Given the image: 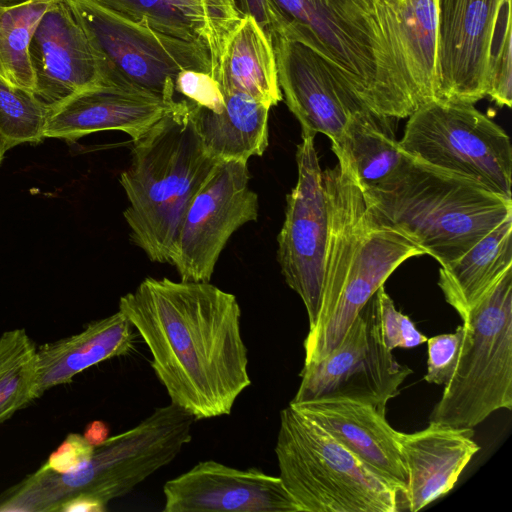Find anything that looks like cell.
Segmentation results:
<instances>
[{
    "instance_id": "obj_1",
    "label": "cell",
    "mask_w": 512,
    "mask_h": 512,
    "mask_svg": "<svg viewBox=\"0 0 512 512\" xmlns=\"http://www.w3.org/2000/svg\"><path fill=\"white\" fill-rule=\"evenodd\" d=\"M170 403L195 420L229 415L251 385L241 309L210 282L146 277L119 300Z\"/></svg>"
},
{
    "instance_id": "obj_2",
    "label": "cell",
    "mask_w": 512,
    "mask_h": 512,
    "mask_svg": "<svg viewBox=\"0 0 512 512\" xmlns=\"http://www.w3.org/2000/svg\"><path fill=\"white\" fill-rule=\"evenodd\" d=\"M323 181L328 211L323 290L317 322L303 343L304 365L327 356L388 277L404 261L424 254L376 218L343 162L325 169Z\"/></svg>"
},
{
    "instance_id": "obj_3",
    "label": "cell",
    "mask_w": 512,
    "mask_h": 512,
    "mask_svg": "<svg viewBox=\"0 0 512 512\" xmlns=\"http://www.w3.org/2000/svg\"><path fill=\"white\" fill-rule=\"evenodd\" d=\"M363 194L380 222L403 233L441 266L512 215L511 198L407 154L391 176Z\"/></svg>"
},
{
    "instance_id": "obj_4",
    "label": "cell",
    "mask_w": 512,
    "mask_h": 512,
    "mask_svg": "<svg viewBox=\"0 0 512 512\" xmlns=\"http://www.w3.org/2000/svg\"><path fill=\"white\" fill-rule=\"evenodd\" d=\"M273 35L301 42L331 62L371 111L409 117L419 104L374 6L362 0H268Z\"/></svg>"
},
{
    "instance_id": "obj_5",
    "label": "cell",
    "mask_w": 512,
    "mask_h": 512,
    "mask_svg": "<svg viewBox=\"0 0 512 512\" xmlns=\"http://www.w3.org/2000/svg\"><path fill=\"white\" fill-rule=\"evenodd\" d=\"M217 163L204 150L185 98L133 141L119 179L129 202L123 216L149 260L170 264L185 209Z\"/></svg>"
},
{
    "instance_id": "obj_6",
    "label": "cell",
    "mask_w": 512,
    "mask_h": 512,
    "mask_svg": "<svg viewBox=\"0 0 512 512\" xmlns=\"http://www.w3.org/2000/svg\"><path fill=\"white\" fill-rule=\"evenodd\" d=\"M194 418L174 404L156 408L133 428L108 437L90 460L68 473L41 468L0 495V511H58L76 497L104 505L171 463L192 439Z\"/></svg>"
},
{
    "instance_id": "obj_7",
    "label": "cell",
    "mask_w": 512,
    "mask_h": 512,
    "mask_svg": "<svg viewBox=\"0 0 512 512\" xmlns=\"http://www.w3.org/2000/svg\"><path fill=\"white\" fill-rule=\"evenodd\" d=\"M279 477L298 512H396L400 493L291 403L280 412Z\"/></svg>"
},
{
    "instance_id": "obj_8",
    "label": "cell",
    "mask_w": 512,
    "mask_h": 512,
    "mask_svg": "<svg viewBox=\"0 0 512 512\" xmlns=\"http://www.w3.org/2000/svg\"><path fill=\"white\" fill-rule=\"evenodd\" d=\"M457 364L429 421L455 427L512 409V267L462 319Z\"/></svg>"
},
{
    "instance_id": "obj_9",
    "label": "cell",
    "mask_w": 512,
    "mask_h": 512,
    "mask_svg": "<svg viewBox=\"0 0 512 512\" xmlns=\"http://www.w3.org/2000/svg\"><path fill=\"white\" fill-rule=\"evenodd\" d=\"M401 150L468 177L512 199V147L507 133L474 104L432 100L408 118Z\"/></svg>"
},
{
    "instance_id": "obj_10",
    "label": "cell",
    "mask_w": 512,
    "mask_h": 512,
    "mask_svg": "<svg viewBox=\"0 0 512 512\" xmlns=\"http://www.w3.org/2000/svg\"><path fill=\"white\" fill-rule=\"evenodd\" d=\"M110 70L131 83L174 102L178 73H210L207 50L134 22L96 0H65Z\"/></svg>"
},
{
    "instance_id": "obj_11",
    "label": "cell",
    "mask_w": 512,
    "mask_h": 512,
    "mask_svg": "<svg viewBox=\"0 0 512 512\" xmlns=\"http://www.w3.org/2000/svg\"><path fill=\"white\" fill-rule=\"evenodd\" d=\"M411 373L382 341L374 294L340 343L320 361L303 366L291 402L345 397L370 402L386 412L387 402L400 393Z\"/></svg>"
},
{
    "instance_id": "obj_12",
    "label": "cell",
    "mask_w": 512,
    "mask_h": 512,
    "mask_svg": "<svg viewBox=\"0 0 512 512\" xmlns=\"http://www.w3.org/2000/svg\"><path fill=\"white\" fill-rule=\"evenodd\" d=\"M247 163L218 162L183 214L170 264L181 280L210 282L234 232L258 218L257 194Z\"/></svg>"
},
{
    "instance_id": "obj_13",
    "label": "cell",
    "mask_w": 512,
    "mask_h": 512,
    "mask_svg": "<svg viewBox=\"0 0 512 512\" xmlns=\"http://www.w3.org/2000/svg\"><path fill=\"white\" fill-rule=\"evenodd\" d=\"M301 137L296 152L298 178L286 197L285 218L277 236V260L286 284L305 305L310 330L321 305L328 211L314 137Z\"/></svg>"
},
{
    "instance_id": "obj_14",
    "label": "cell",
    "mask_w": 512,
    "mask_h": 512,
    "mask_svg": "<svg viewBox=\"0 0 512 512\" xmlns=\"http://www.w3.org/2000/svg\"><path fill=\"white\" fill-rule=\"evenodd\" d=\"M511 0H435L437 99L474 104L486 96L492 48Z\"/></svg>"
},
{
    "instance_id": "obj_15",
    "label": "cell",
    "mask_w": 512,
    "mask_h": 512,
    "mask_svg": "<svg viewBox=\"0 0 512 512\" xmlns=\"http://www.w3.org/2000/svg\"><path fill=\"white\" fill-rule=\"evenodd\" d=\"M271 37L282 96L300 123L301 136L322 133L335 141L350 116L367 107L343 74L317 51L279 35Z\"/></svg>"
},
{
    "instance_id": "obj_16",
    "label": "cell",
    "mask_w": 512,
    "mask_h": 512,
    "mask_svg": "<svg viewBox=\"0 0 512 512\" xmlns=\"http://www.w3.org/2000/svg\"><path fill=\"white\" fill-rule=\"evenodd\" d=\"M34 95L48 108L107 82L109 68L65 0L43 14L30 41Z\"/></svg>"
},
{
    "instance_id": "obj_17",
    "label": "cell",
    "mask_w": 512,
    "mask_h": 512,
    "mask_svg": "<svg viewBox=\"0 0 512 512\" xmlns=\"http://www.w3.org/2000/svg\"><path fill=\"white\" fill-rule=\"evenodd\" d=\"M164 512H298L279 476L197 463L163 486Z\"/></svg>"
},
{
    "instance_id": "obj_18",
    "label": "cell",
    "mask_w": 512,
    "mask_h": 512,
    "mask_svg": "<svg viewBox=\"0 0 512 512\" xmlns=\"http://www.w3.org/2000/svg\"><path fill=\"white\" fill-rule=\"evenodd\" d=\"M175 101L168 102L130 82L98 85L48 108L43 136L75 141L95 132L119 130L133 142Z\"/></svg>"
},
{
    "instance_id": "obj_19",
    "label": "cell",
    "mask_w": 512,
    "mask_h": 512,
    "mask_svg": "<svg viewBox=\"0 0 512 512\" xmlns=\"http://www.w3.org/2000/svg\"><path fill=\"white\" fill-rule=\"evenodd\" d=\"M403 496L407 475L398 433L376 405L345 397L290 402Z\"/></svg>"
},
{
    "instance_id": "obj_20",
    "label": "cell",
    "mask_w": 512,
    "mask_h": 512,
    "mask_svg": "<svg viewBox=\"0 0 512 512\" xmlns=\"http://www.w3.org/2000/svg\"><path fill=\"white\" fill-rule=\"evenodd\" d=\"M474 430L429 421L426 428L398 433L407 475L402 509L416 512L448 493L480 446Z\"/></svg>"
},
{
    "instance_id": "obj_21",
    "label": "cell",
    "mask_w": 512,
    "mask_h": 512,
    "mask_svg": "<svg viewBox=\"0 0 512 512\" xmlns=\"http://www.w3.org/2000/svg\"><path fill=\"white\" fill-rule=\"evenodd\" d=\"M134 328L117 311L89 322L76 334L43 343L37 347V392L66 385L90 367L114 357L124 356L134 347Z\"/></svg>"
},
{
    "instance_id": "obj_22",
    "label": "cell",
    "mask_w": 512,
    "mask_h": 512,
    "mask_svg": "<svg viewBox=\"0 0 512 512\" xmlns=\"http://www.w3.org/2000/svg\"><path fill=\"white\" fill-rule=\"evenodd\" d=\"M390 31L408 84L419 104L437 100L435 0H373Z\"/></svg>"
},
{
    "instance_id": "obj_23",
    "label": "cell",
    "mask_w": 512,
    "mask_h": 512,
    "mask_svg": "<svg viewBox=\"0 0 512 512\" xmlns=\"http://www.w3.org/2000/svg\"><path fill=\"white\" fill-rule=\"evenodd\" d=\"M224 107L213 112L190 102L191 116L206 154L216 162L247 163L268 147L270 108L240 92L223 93Z\"/></svg>"
},
{
    "instance_id": "obj_24",
    "label": "cell",
    "mask_w": 512,
    "mask_h": 512,
    "mask_svg": "<svg viewBox=\"0 0 512 512\" xmlns=\"http://www.w3.org/2000/svg\"><path fill=\"white\" fill-rule=\"evenodd\" d=\"M223 93L240 92L268 108L283 99L271 35L243 16L212 72Z\"/></svg>"
},
{
    "instance_id": "obj_25",
    "label": "cell",
    "mask_w": 512,
    "mask_h": 512,
    "mask_svg": "<svg viewBox=\"0 0 512 512\" xmlns=\"http://www.w3.org/2000/svg\"><path fill=\"white\" fill-rule=\"evenodd\" d=\"M512 267V215L465 254L441 266L438 285L461 319Z\"/></svg>"
},
{
    "instance_id": "obj_26",
    "label": "cell",
    "mask_w": 512,
    "mask_h": 512,
    "mask_svg": "<svg viewBox=\"0 0 512 512\" xmlns=\"http://www.w3.org/2000/svg\"><path fill=\"white\" fill-rule=\"evenodd\" d=\"M395 118L367 108L350 116L341 135L332 141V150L343 162L362 191L391 176L406 154L395 135Z\"/></svg>"
},
{
    "instance_id": "obj_27",
    "label": "cell",
    "mask_w": 512,
    "mask_h": 512,
    "mask_svg": "<svg viewBox=\"0 0 512 512\" xmlns=\"http://www.w3.org/2000/svg\"><path fill=\"white\" fill-rule=\"evenodd\" d=\"M56 0H21L0 6V79L34 93L29 46L43 14Z\"/></svg>"
},
{
    "instance_id": "obj_28",
    "label": "cell",
    "mask_w": 512,
    "mask_h": 512,
    "mask_svg": "<svg viewBox=\"0 0 512 512\" xmlns=\"http://www.w3.org/2000/svg\"><path fill=\"white\" fill-rule=\"evenodd\" d=\"M36 351L24 328L0 336V424L39 398Z\"/></svg>"
},
{
    "instance_id": "obj_29",
    "label": "cell",
    "mask_w": 512,
    "mask_h": 512,
    "mask_svg": "<svg viewBox=\"0 0 512 512\" xmlns=\"http://www.w3.org/2000/svg\"><path fill=\"white\" fill-rule=\"evenodd\" d=\"M48 107L33 92L0 79V134L8 148L44 139Z\"/></svg>"
},
{
    "instance_id": "obj_30",
    "label": "cell",
    "mask_w": 512,
    "mask_h": 512,
    "mask_svg": "<svg viewBox=\"0 0 512 512\" xmlns=\"http://www.w3.org/2000/svg\"><path fill=\"white\" fill-rule=\"evenodd\" d=\"M486 96L500 107L512 104V27L511 2L501 15L489 64Z\"/></svg>"
},
{
    "instance_id": "obj_31",
    "label": "cell",
    "mask_w": 512,
    "mask_h": 512,
    "mask_svg": "<svg viewBox=\"0 0 512 512\" xmlns=\"http://www.w3.org/2000/svg\"><path fill=\"white\" fill-rule=\"evenodd\" d=\"M375 298L381 338L387 349L413 348L427 341L413 321L396 309L384 286L376 291Z\"/></svg>"
},
{
    "instance_id": "obj_32",
    "label": "cell",
    "mask_w": 512,
    "mask_h": 512,
    "mask_svg": "<svg viewBox=\"0 0 512 512\" xmlns=\"http://www.w3.org/2000/svg\"><path fill=\"white\" fill-rule=\"evenodd\" d=\"M463 336L464 327L460 325L453 333L427 339V373L424 376L426 382L444 386L449 381L457 364Z\"/></svg>"
},
{
    "instance_id": "obj_33",
    "label": "cell",
    "mask_w": 512,
    "mask_h": 512,
    "mask_svg": "<svg viewBox=\"0 0 512 512\" xmlns=\"http://www.w3.org/2000/svg\"><path fill=\"white\" fill-rule=\"evenodd\" d=\"M175 92L199 107L220 112L225 104L217 81L210 73L185 69L175 79Z\"/></svg>"
},
{
    "instance_id": "obj_34",
    "label": "cell",
    "mask_w": 512,
    "mask_h": 512,
    "mask_svg": "<svg viewBox=\"0 0 512 512\" xmlns=\"http://www.w3.org/2000/svg\"><path fill=\"white\" fill-rule=\"evenodd\" d=\"M94 448L83 435L70 433L40 468L59 474L74 471L90 460Z\"/></svg>"
},
{
    "instance_id": "obj_35",
    "label": "cell",
    "mask_w": 512,
    "mask_h": 512,
    "mask_svg": "<svg viewBox=\"0 0 512 512\" xmlns=\"http://www.w3.org/2000/svg\"><path fill=\"white\" fill-rule=\"evenodd\" d=\"M238 11L243 16L253 17L270 35L277 32V19L268 0H234Z\"/></svg>"
},
{
    "instance_id": "obj_36",
    "label": "cell",
    "mask_w": 512,
    "mask_h": 512,
    "mask_svg": "<svg viewBox=\"0 0 512 512\" xmlns=\"http://www.w3.org/2000/svg\"><path fill=\"white\" fill-rule=\"evenodd\" d=\"M106 507V505L95 499L87 497H76L64 503L60 508L59 512H102L106 510Z\"/></svg>"
},
{
    "instance_id": "obj_37",
    "label": "cell",
    "mask_w": 512,
    "mask_h": 512,
    "mask_svg": "<svg viewBox=\"0 0 512 512\" xmlns=\"http://www.w3.org/2000/svg\"><path fill=\"white\" fill-rule=\"evenodd\" d=\"M109 427L103 421H93L89 423L83 436L94 446L102 443L108 438Z\"/></svg>"
},
{
    "instance_id": "obj_38",
    "label": "cell",
    "mask_w": 512,
    "mask_h": 512,
    "mask_svg": "<svg viewBox=\"0 0 512 512\" xmlns=\"http://www.w3.org/2000/svg\"><path fill=\"white\" fill-rule=\"evenodd\" d=\"M9 150L8 148V145L5 141V139L2 137V135L0 134V164L4 158V155L6 153V151Z\"/></svg>"
},
{
    "instance_id": "obj_39",
    "label": "cell",
    "mask_w": 512,
    "mask_h": 512,
    "mask_svg": "<svg viewBox=\"0 0 512 512\" xmlns=\"http://www.w3.org/2000/svg\"><path fill=\"white\" fill-rule=\"evenodd\" d=\"M19 1L21 0H0V6L10 5Z\"/></svg>"
},
{
    "instance_id": "obj_40",
    "label": "cell",
    "mask_w": 512,
    "mask_h": 512,
    "mask_svg": "<svg viewBox=\"0 0 512 512\" xmlns=\"http://www.w3.org/2000/svg\"><path fill=\"white\" fill-rule=\"evenodd\" d=\"M362 1H364L365 3H367V4L371 5V6H374L373 5V0H362Z\"/></svg>"
}]
</instances>
